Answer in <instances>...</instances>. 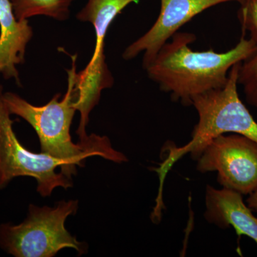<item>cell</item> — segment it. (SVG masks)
<instances>
[{"label":"cell","instance_id":"30bf717a","mask_svg":"<svg viewBox=\"0 0 257 257\" xmlns=\"http://www.w3.org/2000/svg\"><path fill=\"white\" fill-rule=\"evenodd\" d=\"M33 36L28 20H18L10 0H0V74L20 83L17 66L24 63Z\"/></svg>","mask_w":257,"mask_h":257},{"label":"cell","instance_id":"9c48e42d","mask_svg":"<svg viewBox=\"0 0 257 257\" xmlns=\"http://www.w3.org/2000/svg\"><path fill=\"white\" fill-rule=\"evenodd\" d=\"M205 206L204 216L208 222L221 229L232 226L238 236L245 235L257 244V218L243 202L242 194L207 185Z\"/></svg>","mask_w":257,"mask_h":257},{"label":"cell","instance_id":"7a4b0ae2","mask_svg":"<svg viewBox=\"0 0 257 257\" xmlns=\"http://www.w3.org/2000/svg\"><path fill=\"white\" fill-rule=\"evenodd\" d=\"M76 60L77 55H72V68L67 71L68 87L62 100L60 94H57L45 105L35 106L14 93L3 94V102L10 114L18 115L31 125L38 135L41 152L62 161L64 166L60 172L69 179L77 173L76 167L84 165L88 157L99 156L119 164L127 162L124 154L115 150L105 136L93 134L78 143L72 142L70 126L77 111Z\"/></svg>","mask_w":257,"mask_h":257},{"label":"cell","instance_id":"8fae6325","mask_svg":"<svg viewBox=\"0 0 257 257\" xmlns=\"http://www.w3.org/2000/svg\"><path fill=\"white\" fill-rule=\"evenodd\" d=\"M75 0H10L15 17L28 20L35 16L64 21L69 18L70 7Z\"/></svg>","mask_w":257,"mask_h":257},{"label":"cell","instance_id":"5bb4252c","mask_svg":"<svg viewBox=\"0 0 257 257\" xmlns=\"http://www.w3.org/2000/svg\"><path fill=\"white\" fill-rule=\"evenodd\" d=\"M247 206L251 210L257 213V189L254 192L249 194V197L246 199Z\"/></svg>","mask_w":257,"mask_h":257},{"label":"cell","instance_id":"ba28073f","mask_svg":"<svg viewBox=\"0 0 257 257\" xmlns=\"http://www.w3.org/2000/svg\"><path fill=\"white\" fill-rule=\"evenodd\" d=\"M160 15L151 28L123 52L125 60H133L144 52L143 65L146 69L162 47L179 29L194 17L215 5L243 0H160Z\"/></svg>","mask_w":257,"mask_h":257},{"label":"cell","instance_id":"8992f818","mask_svg":"<svg viewBox=\"0 0 257 257\" xmlns=\"http://www.w3.org/2000/svg\"><path fill=\"white\" fill-rule=\"evenodd\" d=\"M10 112L3 100L0 88V188L15 177H34L37 182V192L42 197H49L54 189L72 187V179L56 169L63 168L62 161L46 154L34 153L19 142L13 131Z\"/></svg>","mask_w":257,"mask_h":257},{"label":"cell","instance_id":"7c38bea8","mask_svg":"<svg viewBox=\"0 0 257 257\" xmlns=\"http://www.w3.org/2000/svg\"><path fill=\"white\" fill-rule=\"evenodd\" d=\"M238 84L243 86L248 104L257 107V50L240 64Z\"/></svg>","mask_w":257,"mask_h":257},{"label":"cell","instance_id":"52a82bcc","mask_svg":"<svg viewBox=\"0 0 257 257\" xmlns=\"http://www.w3.org/2000/svg\"><path fill=\"white\" fill-rule=\"evenodd\" d=\"M201 173L217 172L223 188L242 194L257 189V143L239 134L222 135L211 140L197 159Z\"/></svg>","mask_w":257,"mask_h":257},{"label":"cell","instance_id":"4fadbf2b","mask_svg":"<svg viewBox=\"0 0 257 257\" xmlns=\"http://www.w3.org/2000/svg\"><path fill=\"white\" fill-rule=\"evenodd\" d=\"M238 13L242 34H249V39L257 46V0H243Z\"/></svg>","mask_w":257,"mask_h":257},{"label":"cell","instance_id":"5b68a950","mask_svg":"<svg viewBox=\"0 0 257 257\" xmlns=\"http://www.w3.org/2000/svg\"><path fill=\"white\" fill-rule=\"evenodd\" d=\"M140 0H87V4L79 12L77 20L92 24L96 41L92 57L87 67L74 78L75 108L80 113V121L77 134L79 140L88 135L86 126L89 114L99 102L104 89L112 87L114 78L106 63L104 43L106 32L113 20L131 3Z\"/></svg>","mask_w":257,"mask_h":257},{"label":"cell","instance_id":"277c9868","mask_svg":"<svg viewBox=\"0 0 257 257\" xmlns=\"http://www.w3.org/2000/svg\"><path fill=\"white\" fill-rule=\"evenodd\" d=\"M78 209V202L62 201L54 207L30 206L28 218L22 224L0 226V244L17 257H52L60 250L74 248L79 254L87 251L85 243L69 234L67 217Z\"/></svg>","mask_w":257,"mask_h":257},{"label":"cell","instance_id":"6da1fadb","mask_svg":"<svg viewBox=\"0 0 257 257\" xmlns=\"http://www.w3.org/2000/svg\"><path fill=\"white\" fill-rule=\"evenodd\" d=\"M195 40L194 34L177 32L145 69L161 90L170 93L172 100L185 106L192 105L196 96L224 87L231 67L257 50L256 44L244 34L237 45L226 52H216L213 49L193 51L189 45Z\"/></svg>","mask_w":257,"mask_h":257},{"label":"cell","instance_id":"3957f363","mask_svg":"<svg viewBox=\"0 0 257 257\" xmlns=\"http://www.w3.org/2000/svg\"><path fill=\"white\" fill-rule=\"evenodd\" d=\"M240 63L230 69L227 82L220 89H214L193 99L199 116L194 126L192 140L183 147H165V157L159 168L154 171L160 177L159 195L162 194L164 180L177 161L187 154L197 160L211 140L226 133L239 134L257 143V122L250 114L238 94Z\"/></svg>","mask_w":257,"mask_h":257}]
</instances>
